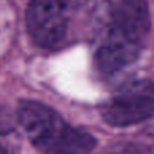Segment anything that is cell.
<instances>
[{
    "label": "cell",
    "instance_id": "6da1fadb",
    "mask_svg": "<svg viewBox=\"0 0 154 154\" xmlns=\"http://www.w3.org/2000/svg\"><path fill=\"white\" fill-rule=\"evenodd\" d=\"M18 122L31 145L42 154H91L95 137L70 126L56 109L35 100H22Z\"/></svg>",
    "mask_w": 154,
    "mask_h": 154
},
{
    "label": "cell",
    "instance_id": "7a4b0ae2",
    "mask_svg": "<svg viewBox=\"0 0 154 154\" xmlns=\"http://www.w3.org/2000/svg\"><path fill=\"white\" fill-rule=\"evenodd\" d=\"M100 115L112 127L139 125L154 115V82L137 80L126 84L101 106Z\"/></svg>",
    "mask_w": 154,
    "mask_h": 154
},
{
    "label": "cell",
    "instance_id": "3957f363",
    "mask_svg": "<svg viewBox=\"0 0 154 154\" xmlns=\"http://www.w3.org/2000/svg\"><path fill=\"white\" fill-rule=\"evenodd\" d=\"M72 0H31L26 11V24L34 43L42 49H56L64 42L69 26Z\"/></svg>",
    "mask_w": 154,
    "mask_h": 154
},
{
    "label": "cell",
    "instance_id": "277c9868",
    "mask_svg": "<svg viewBox=\"0 0 154 154\" xmlns=\"http://www.w3.org/2000/svg\"><path fill=\"white\" fill-rule=\"evenodd\" d=\"M111 19L109 30L143 42L150 30V11L147 0H108Z\"/></svg>",
    "mask_w": 154,
    "mask_h": 154
},
{
    "label": "cell",
    "instance_id": "5b68a950",
    "mask_svg": "<svg viewBox=\"0 0 154 154\" xmlns=\"http://www.w3.org/2000/svg\"><path fill=\"white\" fill-rule=\"evenodd\" d=\"M142 50V43L109 30L95 54V66L103 76H111L134 64Z\"/></svg>",
    "mask_w": 154,
    "mask_h": 154
},
{
    "label": "cell",
    "instance_id": "8992f818",
    "mask_svg": "<svg viewBox=\"0 0 154 154\" xmlns=\"http://www.w3.org/2000/svg\"><path fill=\"white\" fill-rule=\"evenodd\" d=\"M0 154H19L16 131L7 115L0 114Z\"/></svg>",
    "mask_w": 154,
    "mask_h": 154
},
{
    "label": "cell",
    "instance_id": "52a82bcc",
    "mask_svg": "<svg viewBox=\"0 0 154 154\" xmlns=\"http://www.w3.org/2000/svg\"><path fill=\"white\" fill-rule=\"evenodd\" d=\"M103 154H145L139 146L130 142H119L109 146Z\"/></svg>",
    "mask_w": 154,
    "mask_h": 154
}]
</instances>
